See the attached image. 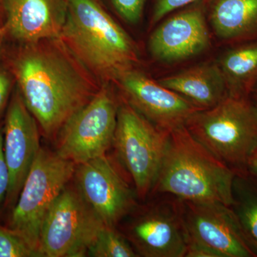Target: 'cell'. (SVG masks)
<instances>
[{"mask_svg":"<svg viewBox=\"0 0 257 257\" xmlns=\"http://www.w3.org/2000/svg\"><path fill=\"white\" fill-rule=\"evenodd\" d=\"M25 45L15 58L13 72L27 107L51 138L101 86L60 38Z\"/></svg>","mask_w":257,"mask_h":257,"instance_id":"obj_1","label":"cell"},{"mask_svg":"<svg viewBox=\"0 0 257 257\" xmlns=\"http://www.w3.org/2000/svg\"><path fill=\"white\" fill-rule=\"evenodd\" d=\"M67 14L60 39L102 82H116L135 69L140 52L133 39L96 0H67Z\"/></svg>","mask_w":257,"mask_h":257,"instance_id":"obj_2","label":"cell"},{"mask_svg":"<svg viewBox=\"0 0 257 257\" xmlns=\"http://www.w3.org/2000/svg\"><path fill=\"white\" fill-rule=\"evenodd\" d=\"M236 175L182 126L170 133L152 194H167L183 202L221 203L231 207Z\"/></svg>","mask_w":257,"mask_h":257,"instance_id":"obj_3","label":"cell"},{"mask_svg":"<svg viewBox=\"0 0 257 257\" xmlns=\"http://www.w3.org/2000/svg\"><path fill=\"white\" fill-rule=\"evenodd\" d=\"M190 135L237 174L246 173L257 147V110L250 97L227 94L216 105L186 121Z\"/></svg>","mask_w":257,"mask_h":257,"instance_id":"obj_4","label":"cell"},{"mask_svg":"<svg viewBox=\"0 0 257 257\" xmlns=\"http://www.w3.org/2000/svg\"><path fill=\"white\" fill-rule=\"evenodd\" d=\"M74 174L73 162L40 149L12 209L9 227L39 253L44 219Z\"/></svg>","mask_w":257,"mask_h":257,"instance_id":"obj_5","label":"cell"},{"mask_svg":"<svg viewBox=\"0 0 257 257\" xmlns=\"http://www.w3.org/2000/svg\"><path fill=\"white\" fill-rule=\"evenodd\" d=\"M170 135L125 99L120 104L113 144L133 179L136 195L143 200L152 194Z\"/></svg>","mask_w":257,"mask_h":257,"instance_id":"obj_6","label":"cell"},{"mask_svg":"<svg viewBox=\"0 0 257 257\" xmlns=\"http://www.w3.org/2000/svg\"><path fill=\"white\" fill-rule=\"evenodd\" d=\"M104 223L80 192L64 189L47 211L40 230L41 256L81 257Z\"/></svg>","mask_w":257,"mask_h":257,"instance_id":"obj_7","label":"cell"},{"mask_svg":"<svg viewBox=\"0 0 257 257\" xmlns=\"http://www.w3.org/2000/svg\"><path fill=\"white\" fill-rule=\"evenodd\" d=\"M119 106L106 84L60 130L57 154L75 165L105 155L114 143Z\"/></svg>","mask_w":257,"mask_h":257,"instance_id":"obj_8","label":"cell"},{"mask_svg":"<svg viewBox=\"0 0 257 257\" xmlns=\"http://www.w3.org/2000/svg\"><path fill=\"white\" fill-rule=\"evenodd\" d=\"M182 211L187 242L201 245L216 257H257L232 208L182 201Z\"/></svg>","mask_w":257,"mask_h":257,"instance_id":"obj_9","label":"cell"},{"mask_svg":"<svg viewBox=\"0 0 257 257\" xmlns=\"http://www.w3.org/2000/svg\"><path fill=\"white\" fill-rule=\"evenodd\" d=\"M163 195L128 226V236L143 256L185 257L187 235L182 201Z\"/></svg>","mask_w":257,"mask_h":257,"instance_id":"obj_10","label":"cell"},{"mask_svg":"<svg viewBox=\"0 0 257 257\" xmlns=\"http://www.w3.org/2000/svg\"><path fill=\"white\" fill-rule=\"evenodd\" d=\"M79 165V192L104 224L115 227L137 207L133 190L106 155Z\"/></svg>","mask_w":257,"mask_h":257,"instance_id":"obj_11","label":"cell"},{"mask_svg":"<svg viewBox=\"0 0 257 257\" xmlns=\"http://www.w3.org/2000/svg\"><path fill=\"white\" fill-rule=\"evenodd\" d=\"M3 136L10 177L4 205L12 210L41 149L38 123L27 107L18 88L7 110Z\"/></svg>","mask_w":257,"mask_h":257,"instance_id":"obj_12","label":"cell"},{"mask_svg":"<svg viewBox=\"0 0 257 257\" xmlns=\"http://www.w3.org/2000/svg\"><path fill=\"white\" fill-rule=\"evenodd\" d=\"M125 100L157 126L173 131L201 110L183 96L149 78L136 69L116 79Z\"/></svg>","mask_w":257,"mask_h":257,"instance_id":"obj_13","label":"cell"},{"mask_svg":"<svg viewBox=\"0 0 257 257\" xmlns=\"http://www.w3.org/2000/svg\"><path fill=\"white\" fill-rule=\"evenodd\" d=\"M210 35L200 8H191L164 22L149 40L155 60L172 63L191 58L207 50Z\"/></svg>","mask_w":257,"mask_h":257,"instance_id":"obj_14","label":"cell"},{"mask_svg":"<svg viewBox=\"0 0 257 257\" xmlns=\"http://www.w3.org/2000/svg\"><path fill=\"white\" fill-rule=\"evenodd\" d=\"M6 28L25 45L60 38L67 19V0H3Z\"/></svg>","mask_w":257,"mask_h":257,"instance_id":"obj_15","label":"cell"},{"mask_svg":"<svg viewBox=\"0 0 257 257\" xmlns=\"http://www.w3.org/2000/svg\"><path fill=\"white\" fill-rule=\"evenodd\" d=\"M157 82L183 96L201 110L216 105L228 94L217 64H199Z\"/></svg>","mask_w":257,"mask_h":257,"instance_id":"obj_16","label":"cell"},{"mask_svg":"<svg viewBox=\"0 0 257 257\" xmlns=\"http://www.w3.org/2000/svg\"><path fill=\"white\" fill-rule=\"evenodd\" d=\"M210 20L222 41L239 44L257 40V0H216Z\"/></svg>","mask_w":257,"mask_h":257,"instance_id":"obj_17","label":"cell"},{"mask_svg":"<svg viewBox=\"0 0 257 257\" xmlns=\"http://www.w3.org/2000/svg\"><path fill=\"white\" fill-rule=\"evenodd\" d=\"M228 94L249 97L257 84V40L238 44L217 64Z\"/></svg>","mask_w":257,"mask_h":257,"instance_id":"obj_18","label":"cell"},{"mask_svg":"<svg viewBox=\"0 0 257 257\" xmlns=\"http://www.w3.org/2000/svg\"><path fill=\"white\" fill-rule=\"evenodd\" d=\"M234 211L250 246L257 256V179L237 174L233 186Z\"/></svg>","mask_w":257,"mask_h":257,"instance_id":"obj_19","label":"cell"},{"mask_svg":"<svg viewBox=\"0 0 257 257\" xmlns=\"http://www.w3.org/2000/svg\"><path fill=\"white\" fill-rule=\"evenodd\" d=\"M88 254L93 257L139 256L128 240L115 227L103 225L89 245Z\"/></svg>","mask_w":257,"mask_h":257,"instance_id":"obj_20","label":"cell"},{"mask_svg":"<svg viewBox=\"0 0 257 257\" xmlns=\"http://www.w3.org/2000/svg\"><path fill=\"white\" fill-rule=\"evenodd\" d=\"M25 239L10 227L0 226V257H39Z\"/></svg>","mask_w":257,"mask_h":257,"instance_id":"obj_21","label":"cell"},{"mask_svg":"<svg viewBox=\"0 0 257 257\" xmlns=\"http://www.w3.org/2000/svg\"><path fill=\"white\" fill-rule=\"evenodd\" d=\"M120 16L130 23H137L143 15L145 0H111Z\"/></svg>","mask_w":257,"mask_h":257,"instance_id":"obj_22","label":"cell"},{"mask_svg":"<svg viewBox=\"0 0 257 257\" xmlns=\"http://www.w3.org/2000/svg\"><path fill=\"white\" fill-rule=\"evenodd\" d=\"M197 1L199 0H157L152 16L151 25L160 22L169 13Z\"/></svg>","mask_w":257,"mask_h":257,"instance_id":"obj_23","label":"cell"},{"mask_svg":"<svg viewBox=\"0 0 257 257\" xmlns=\"http://www.w3.org/2000/svg\"><path fill=\"white\" fill-rule=\"evenodd\" d=\"M9 182V171L5 157L3 130L0 126V213L3 204H5Z\"/></svg>","mask_w":257,"mask_h":257,"instance_id":"obj_24","label":"cell"},{"mask_svg":"<svg viewBox=\"0 0 257 257\" xmlns=\"http://www.w3.org/2000/svg\"><path fill=\"white\" fill-rule=\"evenodd\" d=\"M10 89L11 80L9 75L4 71L0 70V115L3 114L8 102Z\"/></svg>","mask_w":257,"mask_h":257,"instance_id":"obj_25","label":"cell"},{"mask_svg":"<svg viewBox=\"0 0 257 257\" xmlns=\"http://www.w3.org/2000/svg\"><path fill=\"white\" fill-rule=\"evenodd\" d=\"M246 173L257 179V147L248 161Z\"/></svg>","mask_w":257,"mask_h":257,"instance_id":"obj_26","label":"cell"},{"mask_svg":"<svg viewBox=\"0 0 257 257\" xmlns=\"http://www.w3.org/2000/svg\"><path fill=\"white\" fill-rule=\"evenodd\" d=\"M249 97L251 102L253 103V106H255L257 110V84L256 87H254V89H253L252 92H251Z\"/></svg>","mask_w":257,"mask_h":257,"instance_id":"obj_27","label":"cell"},{"mask_svg":"<svg viewBox=\"0 0 257 257\" xmlns=\"http://www.w3.org/2000/svg\"><path fill=\"white\" fill-rule=\"evenodd\" d=\"M3 0H0V12H1L2 8H3Z\"/></svg>","mask_w":257,"mask_h":257,"instance_id":"obj_28","label":"cell"},{"mask_svg":"<svg viewBox=\"0 0 257 257\" xmlns=\"http://www.w3.org/2000/svg\"><path fill=\"white\" fill-rule=\"evenodd\" d=\"M1 43H2V33H1V30H0V47H1Z\"/></svg>","mask_w":257,"mask_h":257,"instance_id":"obj_29","label":"cell"}]
</instances>
